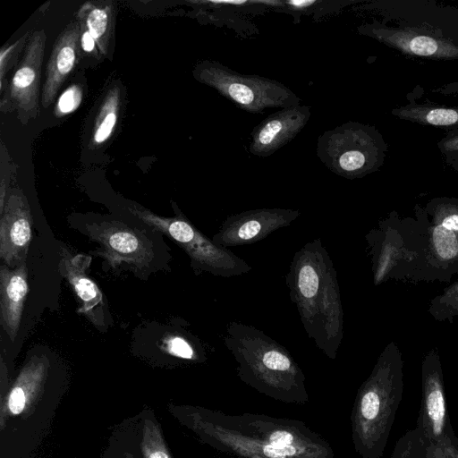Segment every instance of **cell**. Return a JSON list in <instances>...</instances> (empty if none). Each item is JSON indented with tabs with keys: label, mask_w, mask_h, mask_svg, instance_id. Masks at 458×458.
I'll return each mask as SVG.
<instances>
[{
	"label": "cell",
	"mask_w": 458,
	"mask_h": 458,
	"mask_svg": "<svg viewBox=\"0 0 458 458\" xmlns=\"http://www.w3.org/2000/svg\"><path fill=\"white\" fill-rule=\"evenodd\" d=\"M437 146L442 155L458 152V126L449 128Z\"/></svg>",
	"instance_id": "cell-30"
},
{
	"label": "cell",
	"mask_w": 458,
	"mask_h": 458,
	"mask_svg": "<svg viewBox=\"0 0 458 458\" xmlns=\"http://www.w3.org/2000/svg\"><path fill=\"white\" fill-rule=\"evenodd\" d=\"M415 209L425 240L426 281H449L458 272V199L436 197Z\"/></svg>",
	"instance_id": "cell-10"
},
{
	"label": "cell",
	"mask_w": 458,
	"mask_h": 458,
	"mask_svg": "<svg viewBox=\"0 0 458 458\" xmlns=\"http://www.w3.org/2000/svg\"><path fill=\"white\" fill-rule=\"evenodd\" d=\"M445 163L458 172V152L443 155Z\"/></svg>",
	"instance_id": "cell-35"
},
{
	"label": "cell",
	"mask_w": 458,
	"mask_h": 458,
	"mask_svg": "<svg viewBox=\"0 0 458 458\" xmlns=\"http://www.w3.org/2000/svg\"><path fill=\"white\" fill-rule=\"evenodd\" d=\"M387 151L388 145L375 126L352 121L326 131L317 143L320 161L347 179L377 172L384 165Z\"/></svg>",
	"instance_id": "cell-7"
},
{
	"label": "cell",
	"mask_w": 458,
	"mask_h": 458,
	"mask_svg": "<svg viewBox=\"0 0 458 458\" xmlns=\"http://www.w3.org/2000/svg\"><path fill=\"white\" fill-rule=\"evenodd\" d=\"M121 103L120 88L114 86L106 92L95 120L91 145L99 147L110 139L115 129Z\"/></svg>",
	"instance_id": "cell-23"
},
{
	"label": "cell",
	"mask_w": 458,
	"mask_h": 458,
	"mask_svg": "<svg viewBox=\"0 0 458 458\" xmlns=\"http://www.w3.org/2000/svg\"><path fill=\"white\" fill-rule=\"evenodd\" d=\"M87 233L100 244L98 255L110 266L116 267L122 263L142 269L148 267L153 259L152 247L144 235L129 225L118 221H106L87 225Z\"/></svg>",
	"instance_id": "cell-14"
},
{
	"label": "cell",
	"mask_w": 458,
	"mask_h": 458,
	"mask_svg": "<svg viewBox=\"0 0 458 458\" xmlns=\"http://www.w3.org/2000/svg\"><path fill=\"white\" fill-rule=\"evenodd\" d=\"M194 78L218 91L239 108L252 114L267 108L300 105V98L281 82L258 75H245L213 60L198 63Z\"/></svg>",
	"instance_id": "cell-8"
},
{
	"label": "cell",
	"mask_w": 458,
	"mask_h": 458,
	"mask_svg": "<svg viewBox=\"0 0 458 458\" xmlns=\"http://www.w3.org/2000/svg\"><path fill=\"white\" fill-rule=\"evenodd\" d=\"M429 444L417 426L399 439L391 458H424Z\"/></svg>",
	"instance_id": "cell-26"
},
{
	"label": "cell",
	"mask_w": 458,
	"mask_h": 458,
	"mask_svg": "<svg viewBox=\"0 0 458 458\" xmlns=\"http://www.w3.org/2000/svg\"><path fill=\"white\" fill-rule=\"evenodd\" d=\"M0 215V258L15 267L25 261L31 240L30 208L21 189L11 191Z\"/></svg>",
	"instance_id": "cell-15"
},
{
	"label": "cell",
	"mask_w": 458,
	"mask_h": 458,
	"mask_svg": "<svg viewBox=\"0 0 458 458\" xmlns=\"http://www.w3.org/2000/svg\"><path fill=\"white\" fill-rule=\"evenodd\" d=\"M428 312L437 321H453L458 315V280L430 301Z\"/></svg>",
	"instance_id": "cell-25"
},
{
	"label": "cell",
	"mask_w": 458,
	"mask_h": 458,
	"mask_svg": "<svg viewBox=\"0 0 458 458\" xmlns=\"http://www.w3.org/2000/svg\"><path fill=\"white\" fill-rule=\"evenodd\" d=\"M165 350L171 355L183 360L197 362L205 360L203 349L181 335L169 336L165 340Z\"/></svg>",
	"instance_id": "cell-27"
},
{
	"label": "cell",
	"mask_w": 458,
	"mask_h": 458,
	"mask_svg": "<svg viewBox=\"0 0 458 458\" xmlns=\"http://www.w3.org/2000/svg\"><path fill=\"white\" fill-rule=\"evenodd\" d=\"M49 368L46 355L32 356L22 367L13 386L2 401L1 429L11 416L28 415L42 394Z\"/></svg>",
	"instance_id": "cell-19"
},
{
	"label": "cell",
	"mask_w": 458,
	"mask_h": 458,
	"mask_svg": "<svg viewBox=\"0 0 458 458\" xmlns=\"http://www.w3.org/2000/svg\"><path fill=\"white\" fill-rule=\"evenodd\" d=\"M143 458H173L159 425L152 419H146L140 444Z\"/></svg>",
	"instance_id": "cell-24"
},
{
	"label": "cell",
	"mask_w": 458,
	"mask_h": 458,
	"mask_svg": "<svg viewBox=\"0 0 458 458\" xmlns=\"http://www.w3.org/2000/svg\"><path fill=\"white\" fill-rule=\"evenodd\" d=\"M81 48V27L78 21H73L55 39L47 63L40 98L44 108L54 103L61 86L74 70Z\"/></svg>",
	"instance_id": "cell-18"
},
{
	"label": "cell",
	"mask_w": 458,
	"mask_h": 458,
	"mask_svg": "<svg viewBox=\"0 0 458 458\" xmlns=\"http://www.w3.org/2000/svg\"><path fill=\"white\" fill-rule=\"evenodd\" d=\"M419 86L407 94V103L394 108L391 114L402 120L421 125L452 128L458 126V106L418 101Z\"/></svg>",
	"instance_id": "cell-21"
},
{
	"label": "cell",
	"mask_w": 458,
	"mask_h": 458,
	"mask_svg": "<svg viewBox=\"0 0 458 458\" xmlns=\"http://www.w3.org/2000/svg\"><path fill=\"white\" fill-rule=\"evenodd\" d=\"M114 9L115 6L111 1H88L77 13L81 29L92 36L103 55H107L113 35Z\"/></svg>",
	"instance_id": "cell-22"
},
{
	"label": "cell",
	"mask_w": 458,
	"mask_h": 458,
	"mask_svg": "<svg viewBox=\"0 0 458 458\" xmlns=\"http://www.w3.org/2000/svg\"><path fill=\"white\" fill-rule=\"evenodd\" d=\"M81 47L82 50L87 53L94 52L97 47L96 41L92 36L82 29H81Z\"/></svg>",
	"instance_id": "cell-32"
},
{
	"label": "cell",
	"mask_w": 458,
	"mask_h": 458,
	"mask_svg": "<svg viewBox=\"0 0 458 458\" xmlns=\"http://www.w3.org/2000/svg\"><path fill=\"white\" fill-rule=\"evenodd\" d=\"M421 379L422 399L417 426L429 443L444 446L455 435L448 417L437 348L431 349L424 356Z\"/></svg>",
	"instance_id": "cell-12"
},
{
	"label": "cell",
	"mask_w": 458,
	"mask_h": 458,
	"mask_svg": "<svg viewBox=\"0 0 458 458\" xmlns=\"http://www.w3.org/2000/svg\"><path fill=\"white\" fill-rule=\"evenodd\" d=\"M91 257L84 254L72 256L62 248L59 271L72 285L79 299L78 312L83 314L99 330L107 327L106 303L103 294L88 272Z\"/></svg>",
	"instance_id": "cell-17"
},
{
	"label": "cell",
	"mask_w": 458,
	"mask_h": 458,
	"mask_svg": "<svg viewBox=\"0 0 458 458\" xmlns=\"http://www.w3.org/2000/svg\"><path fill=\"white\" fill-rule=\"evenodd\" d=\"M28 292L25 261L15 267L3 264L0 267V317L2 327L12 342L15 340L20 327Z\"/></svg>",
	"instance_id": "cell-20"
},
{
	"label": "cell",
	"mask_w": 458,
	"mask_h": 458,
	"mask_svg": "<svg viewBox=\"0 0 458 458\" xmlns=\"http://www.w3.org/2000/svg\"><path fill=\"white\" fill-rule=\"evenodd\" d=\"M174 413L203 443L235 458H335L330 444L299 420L196 406H174Z\"/></svg>",
	"instance_id": "cell-1"
},
{
	"label": "cell",
	"mask_w": 458,
	"mask_h": 458,
	"mask_svg": "<svg viewBox=\"0 0 458 458\" xmlns=\"http://www.w3.org/2000/svg\"><path fill=\"white\" fill-rule=\"evenodd\" d=\"M31 31H27L21 38L12 45H6L0 50V89L4 86L5 75L10 69L16 65L18 57L25 49Z\"/></svg>",
	"instance_id": "cell-28"
},
{
	"label": "cell",
	"mask_w": 458,
	"mask_h": 458,
	"mask_svg": "<svg viewBox=\"0 0 458 458\" xmlns=\"http://www.w3.org/2000/svg\"><path fill=\"white\" fill-rule=\"evenodd\" d=\"M424 458H448L444 451L443 446L429 444L427 448V453Z\"/></svg>",
	"instance_id": "cell-33"
},
{
	"label": "cell",
	"mask_w": 458,
	"mask_h": 458,
	"mask_svg": "<svg viewBox=\"0 0 458 458\" xmlns=\"http://www.w3.org/2000/svg\"><path fill=\"white\" fill-rule=\"evenodd\" d=\"M301 216L299 209L256 208L227 216L212 240L224 248L251 244L289 226Z\"/></svg>",
	"instance_id": "cell-13"
},
{
	"label": "cell",
	"mask_w": 458,
	"mask_h": 458,
	"mask_svg": "<svg viewBox=\"0 0 458 458\" xmlns=\"http://www.w3.org/2000/svg\"><path fill=\"white\" fill-rule=\"evenodd\" d=\"M430 92L444 96H458V80L435 87L430 89Z\"/></svg>",
	"instance_id": "cell-31"
},
{
	"label": "cell",
	"mask_w": 458,
	"mask_h": 458,
	"mask_svg": "<svg viewBox=\"0 0 458 458\" xmlns=\"http://www.w3.org/2000/svg\"><path fill=\"white\" fill-rule=\"evenodd\" d=\"M443 448L448 458H458V437L455 436Z\"/></svg>",
	"instance_id": "cell-34"
},
{
	"label": "cell",
	"mask_w": 458,
	"mask_h": 458,
	"mask_svg": "<svg viewBox=\"0 0 458 458\" xmlns=\"http://www.w3.org/2000/svg\"><path fill=\"white\" fill-rule=\"evenodd\" d=\"M129 211L154 230L176 242L190 257L195 270L229 278L242 276L252 269L247 261L208 238L182 214L175 217H163L139 206L130 207Z\"/></svg>",
	"instance_id": "cell-9"
},
{
	"label": "cell",
	"mask_w": 458,
	"mask_h": 458,
	"mask_svg": "<svg viewBox=\"0 0 458 458\" xmlns=\"http://www.w3.org/2000/svg\"><path fill=\"white\" fill-rule=\"evenodd\" d=\"M223 342L243 383L276 401L301 405L309 402L302 369L277 341L253 326L230 321Z\"/></svg>",
	"instance_id": "cell-4"
},
{
	"label": "cell",
	"mask_w": 458,
	"mask_h": 458,
	"mask_svg": "<svg viewBox=\"0 0 458 458\" xmlns=\"http://www.w3.org/2000/svg\"><path fill=\"white\" fill-rule=\"evenodd\" d=\"M336 270L320 238L297 250L285 276L309 338L327 358L335 360L344 336V311Z\"/></svg>",
	"instance_id": "cell-3"
},
{
	"label": "cell",
	"mask_w": 458,
	"mask_h": 458,
	"mask_svg": "<svg viewBox=\"0 0 458 458\" xmlns=\"http://www.w3.org/2000/svg\"><path fill=\"white\" fill-rule=\"evenodd\" d=\"M361 10L371 19L357 30L401 54L458 60V4L437 0H374Z\"/></svg>",
	"instance_id": "cell-2"
},
{
	"label": "cell",
	"mask_w": 458,
	"mask_h": 458,
	"mask_svg": "<svg viewBox=\"0 0 458 458\" xmlns=\"http://www.w3.org/2000/svg\"><path fill=\"white\" fill-rule=\"evenodd\" d=\"M83 89L79 84L69 86L58 98L54 114L59 118L74 112L81 104Z\"/></svg>",
	"instance_id": "cell-29"
},
{
	"label": "cell",
	"mask_w": 458,
	"mask_h": 458,
	"mask_svg": "<svg viewBox=\"0 0 458 458\" xmlns=\"http://www.w3.org/2000/svg\"><path fill=\"white\" fill-rule=\"evenodd\" d=\"M310 115V106L300 105L268 115L251 131L249 151L260 157L271 156L305 127Z\"/></svg>",
	"instance_id": "cell-16"
},
{
	"label": "cell",
	"mask_w": 458,
	"mask_h": 458,
	"mask_svg": "<svg viewBox=\"0 0 458 458\" xmlns=\"http://www.w3.org/2000/svg\"><path fill=\"white\" fill-rule=\"evenodd\" d=\"M365 238L375 285L391 278L426 281L425 240L417 220L400 219L394 211Z\"/></svg>",
	"instance_id": "cell-6"
},
{
	"label": "cell",
	"mask_w": 458,
	"mask_h": 458,
	"mask_svg": "<svg viewBox=\"0 0 458 458\" xmlns=\"http://www.w3.org/2000/svg\"><path fill=\"white\" fill-rule=\"evenodd\" d=\"M46 41L44 30L31 32L12 80L5 92L1 94V112L8 114L15 111L23 125L39 114V89Z\"/></svg>",
	"instance_id": "cell-11"
},
{
	"label": "cell",
	"mask_w": 458,
	"mask_h": 458,
	"mask_svg": "<svg viewBox=\"0 0 458 458\" xmlns=\"http://www.w3.org/2000/svg\"><path fill=\"white\" fill-rule=\"evenodd\" d=\"M403 361L390 342L360 386L351 414L352 439L360 458H381L394 424L403 388Z\"/></svg>",
	"instance_id": "cell-5"
}]
</instances>
